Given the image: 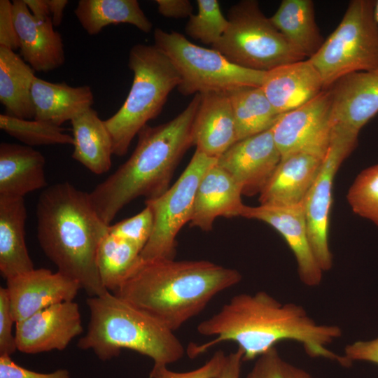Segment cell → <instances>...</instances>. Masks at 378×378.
I'll return each mask as SVG.
<instances>
[{
    "instance_id": "cell-38",
    "label": "cell",
    "mask_w": 378,
    "mask_h": 378,
    "mask_svg": "<svg viewBox=\"0 0 378 378\" xmlns=\"http://www.w3.org/2000/svg\"><path fill=\"white\" fill-rule=\"evenodd\" d=\"M15 323L7 290L0 288V356H10L17 350L13 326Z\"/></svg>"
},
{
    "instance_id": "cell-33",
    "label": "cell",
    "mask_w": 378,
    "mask_h": 378,
    "mask_svg": "<svg viewBox=\"0 0 378 378\" xmlns=\"http://www.w3.org/2000/svg\"><path fill=\"white\" fill-rule=\"evenodd\" d=\"M197 13L192 14L186 26L190 37L211 46L227 30L229 21L222 13L217 0H197Z\"/></svg>"
},
{
    "instance_id": "cell-37",
    "label": "cell",
    "mask_w": 378,
    "mask_h": 378,
    "mask_svg": "<svg viewBox=\"0 0 378 378\" xmlns=\"http://www.w3.org/2000/svg\"><path fill=\"white\" fill-rule=\"evenodd\" d=\"M226 355L218 350L201 367L183 372L170 370L167 365L155 364L150 373V378H216L220 373Z\"/></svg>"
},
{
    "instance_id": "cell-1",
    "label": "cell",
    "mask_w": 378,
    "mask_h": 378,
    "mask_svg": "<svg viewBox=\"0 0 378 378\" xmlns=\"http://www.w3.org/2000/svg\"><path fill=\"white\" fill-rule=\"evenodd\" d=\"M197 332L214 336L204 344H192L187 352L195 358L223 342L237 344L243 361L258 358L283 341L300 344L312 358L336 361L344 367L351 365L343 355L328 346L342 337L335 325L318 324L300 305L282 304L265 291L233 296L212 316L202 321Z\"/></svg>"
},
{
    "instance_id": "cell-14",
    "label": "cell",
    "mask_w": 378,
    "mask_h": 378,
    "mask_svg": "<svg viewBox=\"0 0 378 378\" xmlns=\"http://www.w3.org/2000/svg\"><path fill=\"white\" fill-rule=\"evenodd\" d=\"M281 159L271 129L234 143L217 160L242 195L260 194Z\"/></svg>"
},
{
    "instance_id": "cell-19",
    "label": "cell",
    "mask_w": 378,
    "mask_h": 378,
    "mask_svg": "<svg viewBox=\"0 0 378 378\" xmlns=\"http://www.w3.org/2000/svg\"><path fill=\"white\" fill-rule=\"evenodd\" d=\"M260 87L279 115L301 106L325 90L319 73L309 59L266 71Z\"/></svg>"
},
{
    "instance_id": "cell-27",
    "label": "cell",
    "mask_w": 378,
    "mask_h": 378,
    "mask_svg": "<svg viewBox=\"0 0 378 378\" xmlns=\"http://www.w3.org/2000/svg\"><path fill=\"white\" fill-rule=\"evenodd\" d=\"M270 20L305 59L314 55L325 41L316 24L311 0H283Z\"/></svg>"
},
{
    "instance_id": "cell-28",
    "label": "cell",
    "mask_w": 378,
    "mask_h": 378,
    "mask_svg": "<svg viewBox=\"0 0 378 378\" xmlns=\"http://www.w3.org/2000/svg\"><path fill=\"white\" fill-rule=\"evenodd\" d=\"M34 69L13 50L0 46V102L6 114L21 119H34L31 98Z\"/></svg>"
},
{
    "instance_id": "cell-32",
    "label": "cell",
    "mask_w": 378,
    "mask_h": 378,
    "mask_svg": "<svg viewBox=\"0 0 378 378\" xmlns=\"http://www.w3.org/2000/svg\"><path fill=\"white\" fill-rule=\"evenodd\" d=\"M0 128L10 136L29 146L74 145V138L61 126L36 120L0 115Z\"/></svg>"
},
{
    "instance_id": "cell-45",
    "label": "cell",
    "mask_w": 378,
    "mask_h": 378,
    "mask_svg": "<svg viewBox=\"0 0 378 378\" xmlns=\"http://www.w3.org/2000/svg\"><path fill=\"white\" fill-rule=\"evenodd\" d=\"M51 14L52 24L54 27L60 25L63 13L69 3L67 0H47Z\"/></svg>"
},
{
    "instance_id": "cell-25",
    "label": "cell",
    "mask_w": 378,
    "mask_h": 378,
    "mask_svg": "<svg viewBox=\"0 0 378 378\" xmlns=\"http://www.w3.org/2000/svg\"><path fill=\"white\" fill-rule=\"evenodd\" d=\"M34 120L61 126L91 108L94 94L88 85L72 87L65 82L51 83L36 76L31 85Z\"/></svg>"
},
{
    "instance_id": "cell-5",
    "label": "cell",
    "mask_w": 378,
    "mask_h": 378,
    "mask_svg": "<svg viewBox=\"0 0 378 378\" xmlns=\"http://www.w3.org/2000/svg\"><path fill=\"white\" fill-rule=\"evenodd\" d=\"M88 330L78 348L91 349L102 360L133 350L167 365L180 360L185 349L174 332L159 321L115 294L89 297Z\"/></svg>"
},
{
    "instance_id": "cell-3",
    "label": "cell",
    "mask_w": 378,
    "mask_h": 378,
    "mask_svg": "<svg viewBox=\"0 0 378 378\" xmlns=\"http://www.w3.org/2000/svg\"><path fill=\"white\" fill-rule=\"evenodd\" d=\"M201 99L195 94L172 120L145 125L129 159L89 193L97 214L106 225L127 204L139 197L156 198L168 188L175 169L192 146V127Z\"/></svg>"
},
{
    "instance_id": "cell-6",
    "label": "cell",
    "mask_w": 378,
    "mask_h": 378,
    "mask_svg": "<svg viewBox=\"0 0 378 378\" xmlns=\"http://www.w3.org/2000/svg\"><path fill=\"white\" fill-rule=\"evenodd\" d=\"M128 66L134 74L129 94L119 110L104 120L117 156L127 153L132 139L158 115L181 80L169 57L155 46L132 47Z\"/></svg>"
},
{
    "instance_id": "cell-7",
    "label": "cell",
    "mask_w": 378,
    "mask_h": 378,
    "mask_svg": "<svg viewBox=\"0 0 378 378\" xmlns=\"http://www.w3.org/2000/svg\"><path fill=\"white\" fill-rule=\"evenodd\" d=\"M154 46L171 60L180 76L177 87L183 95L230 93L260 87L266 71L239 66L216 50L195 45L176 31H154Z\"/></svg>"
},
{
    "instance_id": "cell-29",
    "label": "cell",
    "mask_w": 378,
    "mask_h": 378,
    "mask_svg": "<svg viewBox=\"0 0 378 378\" xmlns=\"http://www.w3.org/2000/svg\"><path fill=\"white\" fill-rule=\"evenodd\" d=\"M75 15L90 35L99 33L113 24L127 23L149 33L153 24L136 0H80Z\"/></svg>"
},
{
    "instance_id": "cell-26",
    "label": "cell",
    "mask_w": 378,
    "mask_h": 378,
    "mask_svg": "<svg viewBox=\"0 0 378 378\" xmlns=\"http://www.w3.org/2000/svg\"><path fill=\"white\" fill-rule=\"evenodd\" d=\"M74 149L72 158L91 172L102 174L111 166L113 143L111 134L92 107L71 120Z\"/></svg>"
},
{
    "instance_id": "cell-23",
    "label": "cell",
    "mask_w": 378,
    "mask_h": 378,
    "mask_svg": "<svg viewBox=\"0 0 378 378\" xmlns=\"http://www.w3.org/2000/svg\"><path fill=\"white\" fill-rule=\"evenodd\" d=\"M46 160L29 146L2 142L0 144V196L24 197L47 186Z\"/></svg>"
},
{
    "instance_id": "cell-8",
    "label": "cell",
    "mask_w": 378,
    "mask_h": 378,
    "mask_svg": "<svg viewBox=\"0 0 378 378\" xmlns=\"http://www.w3.org/2000/svg\"><path fill=\"white\" fill-rule=\"evenodd\" d=\"M229 24L212 48L231 62L249 69L268 71L305 59L262 12L255 0L241 1L228 12Z\"/></svg>"
},
{
    "instance_id": "cell-16",
    "label": "cell",
    "mask_w": 378,
    "mask_h": 378,
    "mask_svg": "<svg viewBox=\"0 0 378 378\" xmlns=\"http://www.w3.org/2000/svg\"><path fill=\"white\" fill-rule=\"evenodd\" d=\"M6 288L17 323L50 306L74 301L82 288L59 271L40 268L7 279Z\"/></svg>"
},
{
    "instance_id": "cell-13",
    "label": "cell",
    "mask_w": 378,
    "mask_h": 378,
    "mask_svg": "<svg viewBox=\"0 0 378 378\" xmlns=\"http://www.w3.org/2000/svg\"><path fill=\"white\" fill-rule=\"evenodd\" d=\"M83 331L78 304H56L15 323L17 350L31 354L64 350Z\"/></svg>"
},
{
    "instance_id": "cell-11",
    "label": "cell",
    "mask_w": 378,
    "mask_h": 378,
    "mask_svg": "<svg viewBox=\"0 0 378 378\" xmlns=\"http://www.w3.org/2000/svg\"><path fill=\"white\" fill-rule=\"evenodd\" d=\"M358 137V135L343 129L332 127L327 153L319 172L304 200L310 245L323 272L330 270L332 265L328 232L334 178L344 160L356 147Z\"/></svg>"
},
{
    "instance_id": "cell-18",
    "label": "cell",
    "mask_w": 378,
    "mask_h": 378,
    "mask_svg": "<svg viewBox=\"0 0 378 378\" xmlns=\"http://www.w3.org/2000/svg\"><path fill=\"white\" fill-rule=\"evenodd\" d=\"M13 18L19 41L20 55L36 71L48 72L65 61L61 34L53 29L52 18L37 21L24 0H14Z\"/></svg>"
},
{
    "instance_id": "cell-15",
    "label": "cell",
    "mask_w": 378,
    "mask_h": 378,
    "mask_svg": "<svg viewBox=\"0 0 378 378\" xmlns=\"http://www.w3.org/2000/svg\"><path fill=\"white\" fill-rule=\"evenodd\" d=\"M304 200L289 206L245 205L241 216L265 222L279 232L293 253L300 281L314 287L320 284L323 271L310 245Z\"/></svg>"
},
{
    "instance_id": "cell-44",
    "label": "cell",
    "mask_w": 378,
    "mask_h": 378,
    "mask_svg": "<svg viewBox=\"0 0 378 378\" xmlns=\"http://www.w3.org/2000/svg\"><path fill=\"white\" fill-rule=\"evenodd\" d=\"M33 17L38 22H45L51 18L47 0H24Z\"/></svg>"
},
{
    "instance_id": "cell-30",
    "label": "cell",
    "mask_w": 378,
    "mask_h": 378,
    "mask_svg": "<svg viewBox=\"0 0 378 378\" xmlns=\"http://www.w3.org/2000/svg\"><path fill=\"white\" fill-rule=\"evenodd\" d=\"M237 141L272 127L279 114L261 87H248L228 93Z\"/></svg>"
},
{
    "instance_id": "cell-46",
    "label": "cell",
    "mask_w": 378,
    "mask_h": 378,
    "mask_svg": "<svg viewBox=\"0 0 378 378\" xmlns=\"http://www.w3.org/2000/svg\"><path fill=\"white\" fill-rule=\"evenodd\" d=\"M374 15L378 24V0L375 1L374 2Z\"/></svg>"
},
{
    "instance_id": "cell-24",
    "label": "cell",
    "mask_w": 378,
    "mask_h": 378,
    "mask_svg": "<svg viewBox=\"0 0 378 378\" xmlns=\"http://www.w3.org/2000/svg\"><path fill=\"white\" fill-rule=\"evenodd\" d=\"M24 197L0 196V271L7 279L34 269L25 241Z\"/></svg>"
},
{
    "instance_id": "cell-43",
    "label": "cell",
    "mask_w": 378,
    "mask_h": 378,
    "mask_svg": "<svg viewBox=\"0 0 378 378\" xmlns=\"http://www.w3.org/2000/svg\"><path fill=\"white\" fill-rule=\"evenodd\" d=\"M242 354L238 349L225 356L223 368L216 378H240Z\"/></svg>"
},
{
    "instance_id": "cell-35",
    "label": "cell",
    "mask_w": 378,
    "mask_h": 378,
    "mask_svg": "<svg viewBox=\"0 0 378 378\" xmlns=\"http://www.w3.org/2000/svg\"><path fill=\"white\" fill-rule=\"evenodd\" d=\"M246 378H314L307 371L285 360L276 348L256 358Z\"/></svg>"
},
{
    "instance_id": "cell-34",
    "label": "cell",
    "mask_w": 378,
    "mask_h": 378,
    "mask_svg": "<svg viewBox=\"0 0 378 378\" xmlns=\"http://www.w3.org/2000/svg\"><path fill=\"white\" fill-rule=\"evenodd\" d=\"M346 199L356 214L378 226V164L365 169L357 176Z\"/></svg>"
},
{
    "instance_id": "cell-4",
    "label": "cell",
    "mask_w": 378,
    "mask_h": 378,
    "mask_svg": "<svg viewBox=\"0 0 378 378\" xmlns=\"http://www.w3.org/2000/svg\"><path fill=\"white\" fill-rule=\"evenodd\" d=\"M36 213L38 243L57 271L79 282L89 297L108 292L96 258L109 225L97 214L89 193L68 182L55 183L42 191Z\"/></svg>"
},
{
    "instance_id": "cell-17",
    "label": "cell",
    "mask_w": 378,
    "mask_h": 378,
    "mask_svg": "<svg viewBox=\"0 0 378 378\" xmlns=\"http://www.w3.org/2000/svg\"><path fill=\"white\" fill-rule=\"evenodd\" d=\"M329 89L332 97V127L358 135L378 113V67L344 76Z\"/></svg>"
},
{
    "instance_id": "cell-22",
    "label": "cell",
    "mask_w": 378,
    "mask_h": 378,
    "mask_svg": "<svg viewBox=\"0 0 378 378\" xmlns=\"http://www.w3.org/2000/svg\"><path fill=\"white\" fill-rule=\"evenodd\" d=\"M216 163L207 170L199 184L190 221L191 226L204 231L211 230L218 217L241 216L245 206L240 186Z\"/></svg>"
},
{
    "instance_id": "cell-42",
    "label": "cell",
    "mask_w": 378,
    "mask_h": 378,
    "mask_svg": "<svg viewBox=\"0 0 378 378\" xmlns=\"http://www.w3.org/2000/svg\"><path fill=\"white\" fill-rule=\"evenodd\" d=\"M160 15L172 18L190 17L192 13V6L188 0H156Z\"/></svg>"
},
{
    "instance_id": "cell-9",
    "label": "cell",
    "mask_w": 378,
    "mask_h": 378,
    "mask_svg": "<svg viewBox=\"0 0 378 378\" xmlns=\"http://www.w3.org/2000/svg\"><path fill=\"white\" fill-rule=\"evenodd\" d=\"M372 0H353L334 31L309 58L325 90L348 74L378 67V24Z\"/></svg>"
},
{
    "instance_id": "cell-40",
    "label": "cell",
    "mask_w": 378,
    "mask_h": 378,
    "mask_svg": "<svg viewBox=\"0 0 378 378\" xmlns=\"http://www.w3.org/2000/svg\"><path fill=\"white\" fill-rule=\"evenodd\" d=\"M13 4L9 0H0V46L12 50L19 48L12 12Z\"/></svg>"
},
{
    "instance_id": "cell-36",
    "label": "cell",
    "mask_w": 378,
    "mask_h": 378,
    "mask_svg": "<svg viewBox=\"0 0 378 378\" xmlns=\"http://www.w3.org/2000/svg\"><path fill=\"white\" fill-rule=\"evenodd\" d=\"M154 218L151 208L146 205L139 214L108 226V233L127 240L141 251L149 240L153 230Z\"/></svg>"
},
{
    "instance_id": "cell-21",
    "label": "cell",
    "mask_w": 378,
    "mask_h": 378,
    "mask_svg": "<svg viewBox=\"0 0 378 378\" xmlns=\"http://www.w3.org/2000/svg\"><path fill=\"white\" fill-rule=\"evenodd\" d=\"M323 158L305 152L282 157L259 194L260 204L289 206L303 201L319 172Z\"/></svg>"
},
{
    "instance_id": "cell-39",
    "label": "cell",
    "mask_w": 378,
    "mask_h": 378,
    "mask_svg": "<svg viewBox=\"0 0 378 378\" xmlns=\"http://www.w3.org/2000/svg\"><path fill=\"white\" fill-rule=\"evenodd\" d=\"M0 378H69V373L64 369L50 373L34 372L18 365L9 356H0Z\"/></svg>"
},
{
    "instance_id": "cell-20",
    "label": "cell",
    "mask_w": 378,
    "mask_h": 378,
    "mask_svg": "<svg viewBox=\"0 0 378 378\" xmlns=\"http://www.w3.org/2000/svg\"><path fill=\"white\" fill-rule=\"evenodd\" d=\"M192 127V145L204 154L218 158L237 141L236 125L227 93L200 94Z\"/></svg>"
},
{
    "instance_id": "cell-41",
    "label": "cell",
    "mask_w": 378,
    "mask_h": 378,
    "mask_svg": "<svg viewBox=\"0 0 378 378\" xmlns=\"http://www.w3.org/2000/svg\"><path fill=\"white\" fill-rule=\"evenodd\" d=\"M343 356L349 363L368 361L378 365V337L370 341H356L344 348Z\"/></svg>"
},
{
    "instance_id": "cell-31",
    "label": "cell",
    "mask_w": 378,
    "mask_h": 378,
    "mask_svg": "<svg viewBox=\"0 0 378 378\" xmlns=\"http://www.w3.org/2000/svg\"><path fill=\"white\" fill-rule=\"evenodd\" d=\"M141 249L134 244L108 233L97 253V267L101 281L114 293L141 261Z\"/></svg>"
},
{
    "instance_id": "cell-2",
    "label": "cell",
    "mask_w": 378,
    "mask_h": 378,
    "mask_svg": "<svg viewBox=\"0 0 378 378\" xmlns=\"http://www.w3.org/2000/svg\"><path fill=\"white\" fill-rule=\"evenodd\" d=\"M241 280L237 270L207 260H141L113 294L174 332Z\"/></svg>"
},
{
    "instance_id": "cell-12",
    "label": "cell",
    "mask_w": 378,
    "mask_h": 378,
    "mask_svg": "<svg viewBox=\"0 0 378 378\" xmlns=\"http://www.w3.org/2000/svg\"><path fill=\"white\" fill-rule=\"evenodd\" d=\"M332 108L328 88L301 106L279 115L271 130L281 158L298 152L324 158L330 142Z\"/></svg>"
},
{
    "instance_id": "cell-10",
    "label": "cell",
    "mask_w": 378,
    "mask_h": 378,
    "mask_svg": "<svg viewBox=\"0 0 378 378\" xmlns=\"http://www.w3.org/2000/svg\"><path fill=\"white\" fill-rule=\"evenodd\" d=\"M217 160L195 150L173 186L160 196L145 201V205L153 211L154 225L152 234L141 252V260L174 259L176 236L182 227L190 221L199 184Z\"/></svg>"
}]
</instances>
